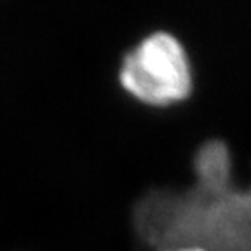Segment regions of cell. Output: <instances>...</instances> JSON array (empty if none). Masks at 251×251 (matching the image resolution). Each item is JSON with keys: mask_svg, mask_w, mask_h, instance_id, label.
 Returning <instances> with one entry per match:
<instances>
[{"mask_svg": "<svg viewBox=\"0 0 251 251\" xmlns=\"http://www.w3.org/2000/svg\"><path fill=\"white\" fill-rule=\"evenodd\" d=\"M134 227L141 239L164 250L192 244L209 251H251V188L155 190L138 202Z\"/></svg>", "mask_w": 251, "mask_h": 251, "instance_id": "1", "label": "cell"}, {"mask_svg": "<svg viewBox=\"0 0 251 251\" xmlns=\"http://www.w3.org/2000/svg\"><path fill=\"white\" fill-rule=\"evenodd\" d=\"M119 84L129 96L150 106L185 100L192 91L194 77L183 44L164 30L149 33L122 56Z\"/></svg>", "mask_w": 251, "mask_h": 251, "instance_id": "2", "label": "cell"}, {"mask_svg": "<svg viewBox=\"0 0 251 251\" xmlns=\"http://www.w3.org/2000/svg\"><path fill=\"white\" fill-rule=\"evenodd\" d=\"M196 187L204 190H225L232 187V155L224 141H206L194 159Z\"/></svg>", "mask_w": 251, "mask_h": 251, "instance_id": "3", "label": "cell"}, {"mask_svg": "<svg viewBox=\"0 0 251 251\" xmlns=\"http://www.w3.org/2000/svg\"><path fill=\"white\" fill-rule=\"evenodd\" d=\"M164 251H209L206 248H201V246H192V244H187V246H176V248H169V250Z\"/></svg>", "mask_w": 251, "mask_h": 251, "instance_id": "4", "label": "cell"}]
</instances>
